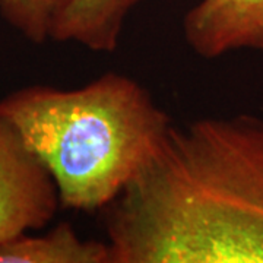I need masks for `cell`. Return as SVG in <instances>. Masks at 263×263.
<instances>
[{"instance_id":"6da1fadb","label":"cell","mask_w":263,"mask_h":263,"mask_svg":"<svg viewBox=\"0 0 263 263\" xmlns=\"http://www.w3.org/2000/svg\"><path fill=\"white\" fill-rule=\"evenodd\" d=\"M103 212L111 263H263V120L173 127Z\"/></svg>"},{"instance_id":"7a4b0ae2","label":"cell","mask_w":263,"mask_h":263,"mask_svg":"<svg viewBox=\"0 0 263 263\" xmlns=\"http://www.w3.org/2000/svg\"><path fill=\"white\" fill-rule=\"evenodd\" d=\"M56 183L60 206L104 211L157 158L174 127L149 91L107 72L78 89L34 85L0 101Z\"/></svg>"},{"instance_id":"3957f363","label":"cell","mask_w":263,"mask_h":263,"mask_svg":"<svg viewBox=\"0 0 263 263\" xmlns=\"http://www.w3.org/2000/svg\"><path fill=\"white\" fill-rule=\"evenodd\" d=\"M59 206L53 177L0 113V243L43 228Z\"/></svg>"},{"instance_id":"277c9868","label":"cell","mask_w":263,"mask_h":263,"mask_svg":"<svg viewBox=\"0 0 263 263\" xmlns=\"http://www.w3.org/2000/svg\"><path fill=\"white\" fill-rule=\"evenodd\" d=\"M183 35L208 60L238 50L263 51V0H200L183 18Z\"/></svg>"},{"instance_id":"5b68a950","label":"cell","mask_w":263,"mask_h":263,"mask_svg":"<svg viewBox=\"0 0 263 263\" xmlns=\"http://www.w3.org/2000/svg\"><path fill=\"white\" fill-rule=\"evenodd\" d=\"M141 0H70L54 19L50 38L98 53L119 47L124 21Z\"/></svg>"},{"instance_id":"8992f818","label":"cell","mask_w":263,"mask_h":263,"mask_svg":"<svg viewBox=\"0 0 263 263\" xmlns=\"http://www.w3.org/2000/svg\"><path fill=\"white\" fill-rule=\"evenodd\" d=\"M0 263H111V252L108 243L82 240L62 222L46 235L24 233L0 243Z\"/></svg>"},{"instance_id":"52a82bcc","label":"cell","mask_w":263,"mask_h":263,"mask_svg":"<svg viewBox=\"0 0 263 263\" xmlns=\"http://www.w3.org/2000/svg\"><path fill=\"white\" fill-rule=\"evenodd\" d=\"M70 0H0V15L34 44L51 35L54 19Z\"/></svg>"}]
</instances>
